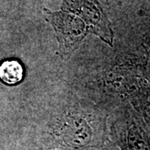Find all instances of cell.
I'll use <instances>...</instances> for the list:
<instances>
[{
	"label": "cell",
	"mask_w": 150,
	"mask_h": 150,
	"mask_svg": "<svg viewBox=\"0 0 150 150\" xmlns=\"http://www.w3.org/2000/svg\"><path fill=\"white\" fill-rule=\"evenodd\" d=\"M45 18L54 27L59 52L65 56L79 48L83 39L91 33L86 22L79 15L67 11H52L43 8Z\"/></svg>",
	"instance_id": "6da1fadb"
},
{
	"label": "cell",
	"mask_w": 150,
	"mask_h": 150,
	"mask_svg": "<svg viewBox=\"0 0 150 150\" xmlns=\"http://www.w3.org/2000/svg\"><path fill=\"white\" fill-rule=\"evenodd\" d=\"M62 10L79 15L88 24L91 33L112 46L113 32L111 23L97 0H63Z\"/></svg>",
	"instance_id": "7a4b0ae2"
},
{
	"label": "cell",
	"mask_w": 150,
	"mask_h": 150,
	"mask_svg": "<svg viewBox=\"0 0 150 150\" xmlns=\"http://www.w3.org/2000/svg\"><path fill=\"white\" fill-rule=\"evenodd\" d=\"M24 76L22 64L16 59H8L0 64V79L8 85L19 83Z\"/></svg>",
	"instance_id": "3957f363"
}]
</instances>
